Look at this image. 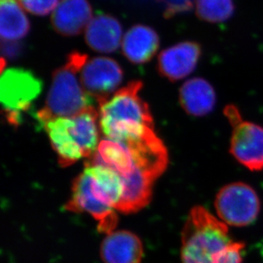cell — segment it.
<instances>
[{
    "instance_id": "obj_6",
    "label": "cell",
    "mask_w": 263,
    "mask_h": 263,
    "mask_svg": "<svg viewBox=\"0 0 263 263\" xmlns=\"http://www.w3.org/2000/svg\"><path fill=\"white\" fill-rule=\"evenodd\" d=\"M215 207L216 213L225 223L246 227L256 221L261 203L256 192L250 185L234 182L224 186L218 192Z\"/></svg>"
},
{
    "instance_id": "obj_19",
    "label": "cell",
    "mask_w": 263,
    "mask_h": 263,
    "mask_svg": "<svg viewBox=\"0 0 263 263\" xmlns=\"http://www.w3.org/2000/svg\"><path fill=\"white\" fill-rule=\"evenodd\" d=\"M30 23L20 0H0V33L2 40L17 41L27 36Z\"/></svg>"
},
{
    "instance_id": "obj_17",
    "label": "cell",
    "mask_w": 263,
    "mask_h": 263,
    "mask_svg": "<svg viewBox=\"0 0 263 263\" xmlns=\"http://www.w3.org/2000/svg\"><path fill=\"white\" fill-rule=\"evenodd\" d=\"M87 164L107 167L117 172L121 177H126L134 170V162L129 147L123 142L110 139L102 140L100 142Z\"/></svg>"
},
{
    "instance_id": "obj_23",
    "label": "cell",
    "mask_w": 263,
    "mask_h": 263,
    "mask_svg": "<svg viewBox=\"0 0 263 263\" xmlns=\"http://www.w3.org/2000/svg\"><path fill=\"white\" fill-rule=\"evenodd\" d=\"M22 45L17 41L2 40V53L6 59H15L21 54Z\"/></svg>"
},
{
    "instance_id": "obj_18",
    "label": "cell",
    "mask_w": 263,
    "mask_h": 263,
    "mask_svg": "<svg viewBox=\"0 0 263 263\" xmlns=\"http://www.w3.org/2000/svg\"><path fill=\"white\" fill-rule=\"evenodd\" d=\"M97 119L98 114L93 107L69 118L70 130L85 158L93 156L99 145Z\"/></svg>"
},
{
    "instance_id": "obj_16",
    "label": "cell",
    "mask_w": 263,
    "mask_h": 263,
    "mask_svg": "<svg viewBox=\"0 0 263 263\" xmlns=\"http://www.w3.org/2000/svg\"><path fill=\"white\" fill-rule=\"evenodd\" d=\"M85 170L89 174L92 194L105 204L116 209L124 191L121 176L102 165L86 164Z\"/></svg>"
},
{
    "instance_id": "obj_7",
    "label": "cell",
    "mask_w": 263,
    "mask_h": 263,
    "mask_svg": "<svg viewBox=\"0 0 263 263\" xmlns=\"http://www.w3.org/2000/svg\"><path fill=\"white\" fill-rule=\"evenodd\" d=\"M67 211L87 212L98 222L97 229L101 233L109 234L115 232L118 224L115 209L105 204L92 194L87 172L75 178L72 186V195L66 204Z\"/></svg>"
},
{
    "instance_id": "obj_11",
    "label": "cell",
    "mask_w": 263,
    "mask_h": 263,
    "mask_svg": "<svg viewBox=\"0 0 263 263\" xmlns=\"http://www.w3.org/2000/svg\"><path fill=\"white\" fill-rule=\"evenodd\" d=\"M51 19L53 27L60 34L74 36L91 21V6L87 0H62Z\"/></svg>"
},
{
    "instance_id": "obj_10",
    "label": "cell",
    "mask_w": 263,
    "mask_h": 263,
    "mask_svg": "<svg viewBox=\"0 0 263 263\" xmlns=\"http://www.w3.org/2000/svg\"><path fill=\"white\" fill-rule=\"evenodd\" d=\"M101 255L104 263H141L143 246L136 234L119 230L107 234L102 241Z\"/></svg>"
},
{
    "instance_id": "obj_20",
    "label": "cell",
    "mask_w": 263,
    "mask_h": 263,
    "mask_svg": "<svg viewBox=\"0 0 263 263\" xmlns=\"http://www.w3.org/2000/svg\"><path fill=\"white\" fill-rule=\"evenodd\" d=\"M234 12V0H197L196 13L202 20L211 23H223Z\"/></svg>"
},
{
    "instance_id": "obj_13",
    "label": "cell",
    "mask_w": 263,
    "mask_h": 263,
    "mask_svg": "<svg viewBox=\"0 0 263 263\" xmlns=\"http://www.w3.org/2000/svg\"><path fill=\"white\" fill-rule=\"evenodd\" d=\"M180 102L189 115L205 116L215 108L216 91L207 80L194 78L184 83L180 89Z\"/></svg>"
},
{
    "instance_id": "obj_22",
    "label": "cell",
    "mask_w": 263,
    "mask_h": 263,
    "mask_svg": "<svg viewBox=\"0 0 263 263\" xmlns=\"http://www.w3.org/2000/svg\"><path fill=\"white\" fill-rule=\"evenodd\" d=\"M245 243L233 242L220 256L217 263H242Z\"/></svg>"
},
{
    "instance_id": "obj_3",
    "label": "cell",
    "mask_w": 263,
    "mask_h": 263,
    "mask_svg": "<svg viewBox=\"0 0 263 263\" xmlns=\"http://www.w3.org/2000/svg\"><path fill=\"white\" fill-rule=\"evenodd\" d=\"M233 240L229 228L203 206L192 209L181 236L183 263H217Z\"/></svg>"
},
{
    "instance_id": "obj_12",
    "label": "cell",
    "mask_w": 263,
    "mask_h": 263,
    "mask_svg": "<svg viewBox=\"0 0 263 263\" xmlns=\"http://www.w3.org/2000/svg\"><path fill=\"white\" fill-rule=\"evenodd\" d=\"M121 25L111 15L101 14L92 18L85 30V40L97 52L112 53L121 43Z\"/></svg>"
},
{
    "instance_id": "obj_14",
    "label": "cell",
    "mask_w": 263,
    "mask_h": 263,
    "mask_svg": "<svg viewBox=\"0 0 263 263\" xmlns=\"http://www.w3.org/2000/svg\"><path fill=\"white\" fill-rule=\"evenodd\" d=\"M42 128L47 132L50 143L62 167L74 164L84 157L70 130L69 118H58L46 122Z\"/></svg>"
},
{
    "instance_id": "obj_1",
    "label": "cell",
    "mask_w": 263,
    "mask_h": 263,
    "mask_svg": "<svg viewBox=\"0 0 263 263\" xmlns=\"http://www.w3.org/2000/svg\"><path fill=\"white\" fill-rule=\"evenodd\" d=\"M141 81H134L100 103V126L107 139L127 142L154 130L148 105L141 98Z\"/></svg>"
},
{
    "instance_id": "obj_21",
    "label": "cell",
    "mask_w": 263,
    "mask_h": 263,
    "mask_svg": "<svg viewBox=\"0 0 263 263\" xmlns=\"http://www.w3.org/2000/svg\"><path fill=\"white\" fill-rule=\"evenodd\" d=\"M23 7L36 15H46L55 10L59 0H20Z\"/></svg>"
},
{
    "instance_id": "obj_9",
    "label": "cell",
    "mask_w": 263,
    "mask_h": 263,
    "mask_svg": "<svg viewBox=\"0 0 263 263\" xmlns=\"http://www.w3.org/2000/svg\"><path fill=\"white\" fill-rule=\"evenodd\" d=\"M201 57V47L191 41L179 43L162 51L159 70L171 81H177L191 74Z\"/></svg>"
},
{
    "instance_id": "obj_5",
    "label": "cell",
    "mask_w": 263,
    "mask_h": 263,
    "mask_svg": "<svg viewBox=\"0 0 263 263\" xmlns=\"http://www.w3.org/2000/svg\"><path fill=\"white\" fill-rule=\"evenodd\" d=\"M224 114L231 124L230 153L251 172L263 170V127L245 120L234 105H228Z\"/></svg>"
},
{
    "instance_id": "obj_24",
    "label": "cell",
    "mask_w": 263,
    "mask_h": 263,
    "mask_svg": "<svg viewBox=\"0 0 263 263\" xmlns=\"http://www.w3.org/2000/svg\"><path fill=\"white\" fill-rule=\"evenodd\" d=\"M260 251H261V255L263 258V241L260 243Z\"/></svg>"
},
{
    "instance_id": "obj_8",
    "label": "cell",
    "mask_w": 263,
    "mask_h": 263,
    "mask_svg": "<svg viewBox=\"0 0 263 263\" xmlns=\"http://www.w3.org/2000/svg\"><path fill=\"white\" fill-rule=\"evenodd\" d=\"M80 78L88 94L100 104L108 99L119 87L123 80V72L115 60L100 57L85 62Z\"/></svg>"
},
{
    "instance_id": "obj_2",
    "label": "cell",
    "mask_w": 263,
    "mask_h": 263,
    "mask_svg": "<svg viewBox=\"0 0 263 263\" xmlns=\"http://www.w3.org/2000/svg\"><path fill=\"white\" fill-rule=\"evenodd\" d=\"M87 59L85 54L72 53L54 72L45 106L35 115L40 126L51 119L72 117L92 107L94 99L85 90L79 75Z\"/></svg>"
},
{
    "instance_id": "obj_15",
    "label": "cell",
    "mask_w": 263,
    "mask_h": 263,
    "mask_svg": "<svg viewBox=\"0 0 263 263\" xmlns=\"http://www.w3.org/2000/svg\"><path fill=\"white\" fill-rule=\"evenodd\" d=\"M159 39L153 28L143 25L132 27L124 35L122 48L127 59L142 64L151 60L159 49Z\"/></svg>"
},
{
    "instance_id": "obj_4",
    "label": "cell",
    "mask_w": 263,
    "mask_h": 263,
    "mask_svg": "<svg viewBox=\"0 0 263 263\" xmlns=\"http://www.w3.org/2000/svg\"><path fill=\"white\" fill-rule=\"evenodd\" d=\"M42 81L32 72L23 68L3 70L0 79L2 112L9 124L20 125L23 115L42 91Z\"/></svg>"
}]
</instances>
